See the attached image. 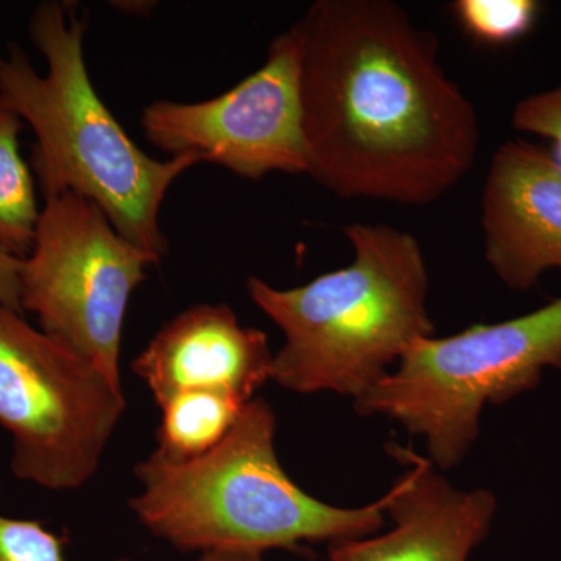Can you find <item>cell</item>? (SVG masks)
<instances>
[{
  "mask_svg": "<svg viewBox=\"0 0 561 561\" xmlns=\"http://www.w3.org/2000/svg\"><path fill=\"white\" fill-rule=\"evenodd\" d=\"M291 27L308 175L324 190L427 206L468 175L478 113L443 70L434 33L390 0H317Z\"/></svg>",
  "mask_w": 561,
  "mask_h": 561,
  "instance_id": "6da1fadb",
  "label": "cell"
},
{
  "mask_svg": "<svg viewBox=\"0 0 561 561\" xmlns=\"http://www.w3.org/2000/svg\"><path fill=\"white\" fill-rule=\"evenodd\" d=\"M88 18L73 3L44 2L28 35L47 62L33 69L18 46L0 54V94L36 136L32 169L44 201L77 194L94 202L122 238L162 260L160 210L172 184L201 160H154L139 149L95 92L84 61Z\"/></svg>",
  "mask_w": 561,
  "mask_h": 561,
  "instance_id": "7a4b0ae2",
  "label": "cell"
},
{
  "mask_svg": "<svg viewBox=\"0 0 561 561\" xmlns=\"http://www.w3.org/2000/svg\"><path fill=\"white\" fill-rule=\"evenodd\" d=\"M353 262L294 289L251 276L247 291L279 328L272 381L295 393H367L421 339L434 337L419 239L389 225L346 227Z\"/></svg>",
  "mask_w": 561,
  "mask_h": 561,
  "instance_id": "3957f363",
  "label": "cell"
},
{
  "mask_svg": "<svg viewBox=\"0 0 561 561\" xmlns=\"http://www.w3.org/2000/svg\"><path fill=\"white\" fill-rule=\"evenodd\" d=\"M276 415L254 398L213 451L186 463L151 453L135 467L128 508L153 537L183 552L300 549L302 542L371 537L383 526L386 494L365 507L316 500L280 467Z\"/></svg>",
  "mask_w": 561,
  "mask_h": 561,
  "instance_id": "277c9868",
  "label": "cell"
},
{
  "mask_svg": "<svg viewBox=\"0 0 561 561\" xmlns=\"http://www.w3.org/2000/svg\"><path fill=\"white\" fill-rule=\"evenodd\" d=\"M549 367L561 368V298L502 323L421 339L354 409L426 438L432 463L448 471L478 438L483 405L535 389Z\"/></svg>",
  "mask_w": 561,
  "mask_h": 561,
  "instance_id": "5b68a950",
  "label": "cell"
},
{
  "mask_svg": "<svg viewBox=\"0 0 561 561\" xmlns=\"http://www.w3.org/2000/svg\"><path fill=\"white\" fill-rule=\"evenodd\" d=\"M125 411L122 383L0 305V426L14 478L51 491L87 485Z\"/></svg>",
  "mask_w": 561,
  "mask_h": 561,
  "instance_id": "8992f818",
  "label": "cell"
},
{
  "mask_svg": "<svg viewBox=\"0 0 561 561\" xmlns=\"http://www.w3.org/2000/svg\"><path fill=\"white\" fill-rule=\"evenodd\" d=\"M161 260L122 238L94 202L46 198L35 242L22 261V311L41 331L121 379V346L131 295Z\"/></svg>",
  "mask_w": 561,
  "mask_h": 561,
  "instance_id": "52a82bcc",
  "label": "cell"
},
{
  "mask_svg": "<svg viewBox=\"0 0 561 561\" xmlns=\"http://www.w3.org/2000/svg\"><path fill=\"white\" fill-rule=\"evenodd\" d=\"M146 138L164 153H191L247 180L308 173L300 99V44L279 33L267 60L230 91L197 103L158 101L142 111Z\"/></svg>",
  "mask_w": 561,
  "mask_h": 561,
  "instance_id": "ba28073f",
  "label": "cell"
},
{
  "mask_svg": "<svg viewBox=\"0 0 561 561\" xmlns=\"http://www.w3.org/2000/svg\"><path fill=\"white\" fill-rule=\"evenodd\" d=\"M485 261L512 290L561 272V162L526 142L494 151L482 191Z\"/></svg>",
  "mask_w": 561,
  "mask_h": 561,
  "instance_id": "9c48e42d",
  "label": "cell"
},
{
  "mask_svg": "<svg viewBox=\"0 0 561 561\" xmlns=\"http://www.w3.org/2000/svg\"><path fill=\"white\" fill-rule=\"evenodd\" d=\"M387 453L404 474L386 493L393 529L376 537L330 542L331 561H467L489 535L496 497L486 490L460 491L430 457L389 443Z\"/></svg>",
  "mask_w": 561,
  "mask_h": 561,
  "instance_id": "30bf717a",
  "label": "cell"
},
{
  "mask_svg": "<svg viewBox=\"0 0 561 561\" xmlns=\"http://www.w3.org/2000/svg\"><path fill=\"white\" fill-rule=\"evenodd\" d=\"M273 357L267 334L242 327L230 306L195 305L162 324L131 371L158 408L194 390L220 391L249 404L272 381Z\"/></svg>",
  "mask_w": 561,
  "mask_h": 561,
  "instance_id": "8fae6325",
  "label": "cell"
},
{
  "mask_svg": "<svg viewBox=\"0 0 561 561\" xmlns=\"http://www.w3.org/2000/svg\"><path fill=\"white\" fill-rule=\"evenodd\" d=\"M243 408L242 401L220 391L175 394L160 408L158 446L153 453L172 463L198 459L225 440Z\"/></svg>",
  "mask_w": 561,
  "mask_h": 561,
  "instance_id": "7c38bea8",
  "label": "cell"
},
{
  "mask_svg": "<svg viewBox=\"0 0 561 561\" xmlns=\"http://www.w3.org/2000/svg\"><path fill=\"white\" fill-rule=\"evenodd\" d=\"M20 114L0 94V243L27 257L35 242L41 208L35 179L20 151Z\"/></svg>",
  "mask_w": 561,
  "mask_h": 561,
  "instance_id": "4fadbf2b",
  "label": "cell"
},
{
  "mask_svg": "<svg viewBox=\"0 0 561 561\" xmlns=\"http://www.w3.org/2000/svg\"><path fill=\"white\" fill-rule=\"evenodd\" d=\"M540 2L537 0H457L454 13L461 28L478 43L502 46L531 31Z\"/></svg>",
  "mask_w": 561,
  "mask_h": 561,
  "instance_id": "5bb4252c",
  "label": "cell"
},
{
  "mask_svg": "<svg viewBox=\"0 0 561 561\" xmlns=\"http://www.w3.org/2000/svg\"><path fill=\"white\" fill-rule=\"evenodd\" d=\"M65 548V538L43 523L0 513V561H66ZM110 561L130 560L119 557Z\"/></svg>",
  "mask_w": 561,
  "mask_h": 561,
  "instance_id": "9a60e30c",
  "label": "cell"
},
{
  "mask_svg": "<svg viewBox=\"0 0 561 561\" xmlns=\"http://www.w3.org/2000/svg\"><path fill=\"white\" fill-rule=\"evenodd\" d=\"M512 124L516 130L552 140L561 153V84L516 103Z\"/></svg>",
  "mask_w": 561,
  "mask_h": 561,
  "instance_id": "2e32d148",
  "label": "cell"
},
{
  "mask_svg": "<svg viewBox=\"0 0 561 561\" xmlns=\"http://www.w3.org/2000/svg\"><path fill=\"white\" fill-rule=\"evenodd\" d=\"M24 257L0 243V305L11 311L24 313L21 306V271Z\"/></svg>",
  "mask_w": 561,
  "mask_h": 561,
  "instance_id": "e0dca14e",
  "label": "cell"
},
{
  "mask_svg": "<svg viewBox=\"0 0 561 561\" xmlns=\"http://www.w3.org/2000/svg\"><path fill=\"white\" fill-rule=\"evenodd\" d=\"M197 561H262V553L247 551H214L201 553Z\"/></svg>",
  "mask_w": 561,
  "mask_h": 561,
  "instance_id": "ac0fdd59",
  "label": "cell"
}]
</instances>
